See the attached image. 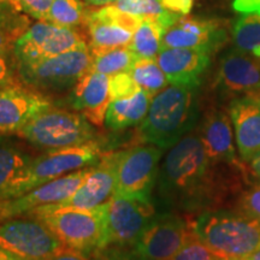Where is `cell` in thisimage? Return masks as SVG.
I'll return each mask as SVG.
<instances>
[{
  "label": "cell",
  "mask_w": 260,
  "mask_h": 260,
  "mask_svg": "<svg viewBox=\"0 0 260 260\" xmlns=\"http://www.w3.org/2000/svg\"><path fill=\"white\" fill-rule=\"evenodd\" d=\"M102 146L96 141L77 147L45 151L40 157L34 158L24 174L10 189L8 199L19 197L42 184L86 167H94L103 158Z\"/></svg>",
  "instance_id": "obj_5"
},
{
  "label": "cell",
  "mask_w": 260,
  "mask_h": 260,
  "mask_svg": "<svg viewBox=\"0 0 260 260\" xmlns=\"http://www.w3.org/2000/svg\"><path fill=\"white\" fill-rule=\"evenodd\" d=\"M84 22L88 27L89 48L92 56L128 46L134 35V32L129 29L100 16L96 10L87 12Z\"/></svg>",
  "instance_id": "obj_22"
},
{
  "label": "cell",
  "mask_w": 260,
  "mask_h": 260,
  "mask_svg": "<svg viewBox=\"0 0 260 260\" xmlns=\"http://www.w3.org/2000/svg\"><path fill=\"white\" fill-rule=\"evenodd\" d=\"M151 100L152 96L142 89L129 98L112 100L105 116L106 128L112 132H121L140 124L147 115Z\"/></svg>",
  "instance_id": "obj_23"
},
{
  "label": "cell",
  "mask_w": 260,
  "mask_h": 260,
  "mask_svg": "<svg viewBox=\"0 0 260 260\" xmlns=\"http://www.w3.org/2000/svg\"><path fill=\"white\" fill-rule=\"evenodd\" d=\"M122 151L110 152L103 158L87 176L82 184L68 199L54 205L40 207L29 214L28 218L67 210H93L106 203L115 193L117 168Z\"/></svg>",
  "instance_id": "obj_11"
},
{
  "label": "cell",
  "mask_w": 260,
  "mask_h": 260,
  "mask_svg": "<svg viewBox=\"0 0 260 260\" xmlns=\"http://www.w3.org/2000/svg\"><path fill=\"white\" fill-rule=\"evenodd\" d=\"M165 28L159 22L144 19L134 31L128 47L138 58L157 59L161 50V40Z\"/></svg>",
  "instance_id": "obj_25"
},
{
  "label": "cell",
  "mask_w": 260,
  "mask_h": 260,
  "mask_svg": "<svg viewBox=\"0 0 260 260\" xmlns=\"http://www.w3.org/2000/svg\"><path fill=\"white\" fill-rule=\"evenodd\" d=\"M162 149L146 144L122 151L117 168L115 193L128 198L149 199L157 184Z\"/></svg>",
  "instance_id": "obj_10"
},
{
  "label": "cell",
  "mask_w": 260,
  "mask_h": 260,
  "mask_svg": "<svg viewBox=\"0 0 260 260\" xmlns=\"http://www.w3.org/2000/svg\"><path fill=\"white\" fill-rule=\"evenodd\" d=\"M107 201L93 210L57 211L34 217L60 240L68 249L89 258L102 249Z\"/></svg>",
  "instance_id": "obj_7"
},
{
  "label": "cell",
  "mask_w": 260,
  "mask_h": 260,
  "mask_svg": "<svg viewBox=\"0 0 260 260\" xmlns=\"http://www.w3.org/2000/svg\"><path fill=\"white\" fill-rule=\"evenodd\" d=\"M234 46L260 59V16L243 14L232 28Z\"/></svg>",
  "instance_id": "obj_26"
},
{
  "label": "cell",
  "mask_w": 260,
  "mask_h": 260,
  "mask_svg": "<svg viewBox=\"0 0 260 260\" xmlns=\"http://www.w3.org/2000/svg\"><path fill=\"white\" fill-rule=\"evenodd\" d=\"M109 90L110 99L118 100L129 98L140 90V87L136 84L129 71L119 73L109 77Z\"/></svg>",
  "instance_id": "obj_32"
},
{
  "label": "cell",
  "mask_w": 260,
  "mask_h": 260,
  "mask_svg": "<svg viewBox=\"0 0 260 260\" xmlns=\"http://www.w3.org/2000/svg\"><path fill=\"white\" fill-rule=\"evenodd\" d=\"M248 167L216 165L207 157L199 133L183 136L159 168L158 194L168 206L184 212L217 210L225 198L251 184Z\"/></svg>",
  "instance_id": "obj_1"
},
{
  "label": "cell",
  "mask_w": 260,
  "mask_h": 260,
  "mask_svg": "<svg viewBox=\"0 0 260 260\" xmlns=\"http://www.w3.org/2000/svg\"><path fill=\"white\" fill-rule=\"evenodd\" d=\"M93 260H102V259H99V258H95V259H93Z\"/></svg>",
  "instance_id": "obj_44"
},
{
  "label": "cell",
  "mask_w": 260,
  "mask_h": 260,
  "mask_svg": "<svg viewBox=\"0 0 260 260\" xmlns=\"http://www.w3.org/2000/svg\"><path fill=\"white\" fill-rule=\"evenodd\" d=\"M0 247L24 260H47L67 248L50 228L35 218L0 223Z\"/></svg>",
  "instance_id": "obj_9"
},
{
  "label": "cell",
  "mask_w": 260,
  "mask_h": 260,
  "mask_svg": "<svg viewBox=\"0 0 260 260\" xmlns=\"http://www.w3.org/2000/svg\"><path fill=\"white\" fill-rule=\"evenodd\" d=\"M157 61L170 84L199 87L211 54L190 48H161Z\"/></svg>",
  "instance_id": "obj_21"
},
{
  "label": "cell",
  "mask_w": 260,
  "mask_h": 260,
  "mask_svg": "<svg viewBox=\"0 0 260 260\" xmlns=\"http://www.w3.org/2000/svg\"><path fill=\"white\" fill-rule=\"evenodd\" d=\"M233 8L240 14H254L260 16V0H234Z\"/></svg>",
  "instance_id": "obj_38"
},
{
  "label": "cell",
  "mask_w": 260,
  "mask_h": 260,
  "mask_svg": "<svg viewBox=\"0 0 260 260\" xmlns=\"http://www.w3.org/2000/svg\"><path fill=\"white\" fill-rule=\"evenodd\" d=\"M98 253H99V255L96 258L102 260H152L147 256L140 254L135 249H129L126 247L111 246Z\"/></svg>",
  "instance_id": "obj_35"
},
{
  "label": "cell",
  "mask_w": 260,
  "mask_h": 260,
  "mask_svg": "<svg viewBox=\"0 0 260 260\" xmlns=\"http://www.w3.org/2000/svg\"><path fill=\"white\" fill-rule=\"evenodd\" d=\"M193 229L226 260H242L260 248V222L237 210L204 211L193 220Z\"/></svg>",
  "instance_id": "obj_3"
},
{
  "label": "cell",
  "mask_w": 260,
  "mask_h": 260,
  "mask_svg": "<svg viewBox=\"0 0 260 260\" xmlns=\"http://www.w3.org/2000/svg\"><path fill=\"white\" fill-rule=\"evenodd\" d=\"M199 136L207 157L216 165L235 169L246 168L236 148L235 135L229 113L223 110H212L205 116Z\"/></svg>",
  "instance_id": "obj_18"
},
{
  "label": "cell",
  "mask_w": 260,
  "mask_h": 260,
  "mask_svg": "<svg viewBox=\"0 0 260 260\" xmlns=\"http://www.w3.org/2000/svg\"><path fill=\"white\" fill-rule=\"evenodd\" d=\"M219 94L230 102L237 98H260V59L234 46L223 54L216 75Z\"/></svg>",
  "instance_id": "obj_15"
},
{
  "label": "cell",
  "mask_w": 260,
  "mask_h": 260,
  "mask_svg": "<svg viewBox=\"0 0 260 260\" xmlns=\"http://www.w3.org/2000/svg\"><path fill=\"white\" fill-rule=\"evenodd\" d=\"M236 148L243 162L249 164L260 154V98L234 99L228 107Z\"/></svg>",
  "instance_id": "obj_19"
},
{
  "label": "cell",
  "mask_w": 260,
  "mask_h": 260,
  "mask_svg": "<svg viewBox=\"0 0 260 260\" xmlns=\"http://www.w3.org/2000/svg\"><path fill=\"white\" fill-rule=\"evenodd\" d=\"M0 260H24V259L19 258V256L12 254L11 252L6 251V249L0 247Z\"/></svg>",
  "instance_id": "obj_41"
},
{
  "label": "cell",
  "mask_w": 260,
  "mask_h": 260,
  "mask_svg": "<svg viewBox=\"0 0 260 260\" xmlns=\"http://www.w3.org/2000/svg\"><path fill=\"white\" fill-rule=\"evenodd\" d=\"M69 105L86 117L93 125L103 126L110 99L109 76L92 69L81 77L68 96Z\"/></svg>",
  "instance_id": "obj_20"
},
{
  "label": "cell",
  "mask_w": 260,
  "mask_h": 260,
  "mask_svg": "<svg viewBox=\"0 0 260 260\" xmlns=\"http://www.w3.org/2000/svg\"><path fill=\"white\" fill-rule=\"evenodd\" d=\"M249 174L254 181H260V154L253 159L248 164Z\"/></svg>",
  "instance_id": "obj_40"
},
{
  "label": "cell",
  "mask_w": 260,
  "mask_h": 260,
  "mask_svg": "<svg viewBox=\"0 0 260 260\" xmlns=\"http://www.w3.org/2000/svg\"><path fill=\"white\" fill-rule=\"evenodd\" d=\"M93 63L88 45L29 64H17L18 74L28 86L45 92L71 90Z\"/></svg>",
  "instance_id": "obj_6"
},
{
  "label": "cell",
  "mask_w": 260,
  "mask_h": 260,
  "mask_svg": "<svg viewBox=\"0 0 260 260\" xmlns=\"http://www.w3.org/2000/svg\"><path fill=\"white\" fill-rule=\"evenodd\" d=\"M86 2L93 6H104L109 4H115L117 0H86Z\"/></svg>",
  "instance_id": "obj_42"
},
{
  "label": "cell",
  "mask_w": 260,
  "mask_h": 260,
  "mask_svg": "<svg viewBox=\"0 0 260 260\" xmlns=\"http://www.w3.org/2000/svg\"><path fill=\"white\" fill-rule=\"evenodd\" d=\"M242 260H260V248L256 249L254 253H252L251 255L246 256V258Z\"/></svg>",
  "instance_id": "obj_43"
},
{
  "label": "cell",
  "mask_w": 260,
  "mask_h": 260,
  "mask_svg": "<svg viewBox=\"0 0 260 260\" xmlns=\"http://www.w3.org/2000/svg\"><path fill=\"white\" fill-rule=\"evenodd\" d=\"M136 58L138 57L133 53V51L128 46L118 47L93 56V63L90 69L110 77L116 74L129 71Z\"/></svg>",
  "instance_id": "obj_29"
},
{
  "label": "cell",
  "mask_w": 260,
  "mask_h": 260,
  "mask_svg": "<svg viewBox=\"0 0 260 260\" xmlns=\"http://www.w3.org/2000/svg\"><path fill=\"white\" fill-rule=\"evenodd\" d=\"M5 136L0 135V200L8 198L10 189L34 159L23 147Z\"/></svg>",
  "instance_id": "obj_24"
},
{
  "label": "cell",
  "mask_w": 260,
  "mask_h": 260,
  "mask_svg": "<svg viewBox=\"0 0 260 260\" xmlns=\"http://www.w3.org/2000/svg\"><path fill=\"white\" fill-rule=\"evenodd\" d=\"M115 5L123 11L140 16L144 19L159 22L165 29L174 24L182 16L165 9L160 0H117Z\"/></svg>",
  "instance_id": "obj_28"
},
{
  "label": "cell",
  "mask_w": 260,
  "mask_h": 260,
  "mask_svg": "<svg viewBox=\"0 0 260 260\" xmlns=\"http://www.w3.org/2000/svg\"><path fill=\"white\" fill-rule=\"evenodd\" d=\"M197 89L193 86L169 84L155 94L140 123V140L165 151L189 134L199 118Z\"/></svg>",
  "instance_id": "obj_2"
},
{
  "label": "cell",
  "mask_w": 260,
  "mask_h": 260,
  "mask_svg": "<svg viewBox=\"0 0 260 260\" xmlns=\"http://www.w3.org/2000/svg\"><path fill=\"white\" fill-rule=\"evenodd\" d=\"M129 73L140 89L145 90L152 98L170 84L157 59L136 58Z\"/></svg>",
  "instance_id": "obj_27"
},
{
  "label": "cell",
  "mask_w": 260,
  "mask_h": 260,
  "mask_svg": "<svg viewBox=\"0 0 260 260\" xmlns=\"http://www.w3.org/2000/svg\"><path fill=\"white\" fill-rule=\"evenodd\" d=\"M86 44L80 32L74 30V28L40 21L28 28L15 41L12 52L17 64H29L58 56Z\"/></svg>",
  "instance_id": "obj_12"
},
{
  "label": "cell",
  "mask_w": 260,
  "mask_h": 260,
  "mask_svg": "<svg viewBox=\"0 0 260 260\" xmlns=\"http://www.w3.org/2000/svg\"><path fill=\"white\" fill-rule=\"evenodd\" d=\"M193 234V222L183 216L158 213L140 235L134 249L152 260H170Z\"/></svg>",
  "instance_id": "obj_13"
},
{
  "label": "cell",
  "mask_w": 260,
  "mask_h": 260,
  "mask_svg": "<svg viewBox=\"0 0 260 260\" xmlns=\"http://www.w3.org/2000/svg\"><path fill=\"white\" fill-rule=\"evenodd\" d=\"M170 260H226L213 252L194 234Z\"/></svg>",
  "instance_id": "obj_31"
},
{
  "label": "cell",
  "mask_w": 260,
  "mask_h": 260,
  "mask_svg": "<svg viewBox=\"0 0 260 260\" xmlns=\"http://www.w3.org/2000/svg\"><path fill=\"white\" fill-rule=\"evenodd\" d=\"M47 260H88V258L80 254V253L65 248L64 251H61L60 253H58V254L53 255L52 258Z\"/></svg>",
  "instance_id": "obj_39"
},
{
  "label": "cell",
  "mask_w": 260,
  "mask_h": 260,
  "mask_svg": "<svg viewBox=\"0 0 260 260\" xmlns=\"http://www.w3.org/2000/svg\"><path fill=\"white\" fill-rule=\"evenodd\" d=\"M94 167H87L70 172L57 180L39 186L27 193L8 200H0V223L14 218L28 217L40 207L60 203L74 194Z\"/></svg>",
  "instance_id": "obj_14"
},
{
  "label": "cell",
  "mask_w": 260,
  "mask_h": 260,
  "mask_svg": "<svg viewBox=\"0 0 260 260\" xmlns=\"http://www.w3.org/2000/svg\"><path fill=\"white\" fill-rule=\"evenodd\" d=\"M226 41V30L220 22L181 16L165 29L161 48H190L212 54Z\"/></svg>",
  "instance_id": "obj_16"
},
{
  "label": "cell",
  "mask_w": 260,
  "mask_h": 260,
  "mask_svg": "<svg viewBox=\"0 0 260 260\" xmlns=\"http://www.w3.org/2000/svg\"><path fill=\"white\" fill-rule=\"evenodd\" d=\"M162 6L175 14L187 16L193 8L194 0H160Z\"/></svg>",
  "instance_id": "obj_37"
},
{
  "label": "cell",
  "mask_w": 260,
  "mask_h": 260,
  "mask_svg": "<svg viewBox=\"0 0 260 260\" xmlns=\"http://www.w3.org/2000/svg\"><path fill=\"white\" fill-rule=\"evenodd\" d=\"M47 98L17 86L0 87V135L18 134L32 118L48 107Z\"/></svg>",
  "instance_id": "obj_17"
},
{
  "label": "cell",
  "mask_w": 260,
  "mask_h": 260,
  "mask_svg": "<svg viewBox=\"0 0 260 260\" xmlns=\"http://www.w3.org/2000/svg\"><path fill=\"white\" fill-rule=\"evenodd\" d=\"M87 11L81 0H53L45 21L59 27L74 28L86 21Z\"/></svg>",
  "instance_id": "obj_30"
},
{
  "label": "cell",
  "mask_w": 260,
  "mask_h": 260,
  "mask_svg": "<svg viewBox=\"0 0 260 260\" xmlns=\"http://www.w3.org/2000/svg\"><path fill=\"white\" fill-rule=\"evenodd\" d=\"M0 2H2V0H0Z\"/></svg>",
  "instance_id": "obj_45"
},
{
  "label": "cell",
  "mask_w": 260,
  "mask_h": 260,
  "mask_svg": "<svg viewBox=\"0 0 260 260\" xmlns=\"http://www.w3.org/2000/svg\"><path fill=\"white\" fill-rule=\"evenodd\" d=\"M17 135L44 151L77 147L95 141V129L80 112L48 107Z\"/></svg>",
  "instance_id": "obj_4"
},
{
  "label": "cell",
  "mask_w": 260,
  "mask_h": 260,
  "mask_svg": "<svg viewBox=\"0 0 260 260\" xmlns=\"http://www.w3.org/2000/svg\"><path fill=\"white\" fill-rule=\"evenodd\" d=\"M17 84L14 69L9 63L8 58L0 56V87L17 86Z\"/></svg>",
  "instance_id": "obj_36"
},
{
  "label": "cell",
  "mask_w": 260,
  "mask_h": 260,
  "mask_svg": "<svg viewBox=\"0 0 260 260\" xmlns=\"http://www.w3.org/2000/svg\"><path fill=\"white\" fill-rule=\"evenodd\" d=\"M12 5L31 18L45 21L53 0H10Z\"/></svg>",
  "instance_id": "obj_34"
},
{
  "label": "cell",
  "mask_w": 260,
  "mask_h": 260,
  "mask_svg": "<svg viewBox=\"0 0 260 260\" xmlns=\"http://www.w3.org/2000/svg\"><path fill=\"white\" fill-rule=\"evenodd\" d=\"M236 210L260 222V181H254L240 194Z\"/></svg>",
  "instance_id": "obj_33"
},
{
  "label": "cell",
  "mask_w": 260,
  "mask_h": 260,
  "mask_svg": "<svg viewBox=\"0 0 260 260\" xmlns=\"http://www.w3.org/2000/svg\"><path fill=\"white\" fill-rule=\"evenodd\" d=\"M157 214L152 198L140 199L113 194L107 200L100 251L111 246L134 247Z\"/></svg>",
  "instance_id": "obj_8"
}]
</instances>
